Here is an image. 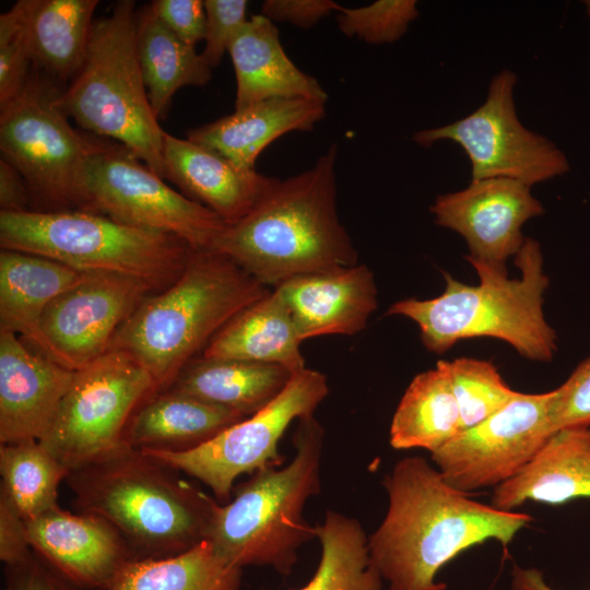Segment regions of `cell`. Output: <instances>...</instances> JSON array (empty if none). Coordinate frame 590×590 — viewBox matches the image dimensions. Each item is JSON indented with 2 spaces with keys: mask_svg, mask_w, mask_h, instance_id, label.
<instances>
[{
  "mask_svg": "<svg viewBox=\"0 0 590 590\" xmlns=\"http://www.w3.org/2000/svg\"><path fill=\"white\" fill-rule=\"evenodd\" d=\"M384 486L388 509L368 548L388 590H446L436 580L446 564L488 540L507 546L532 521L472 499L422 457L399 460Z\"/></svg>",
  "mask_w": 590,
  "mask_h": 590,
  "instance_id": "cell-1",
  "label": "cell"
},
{
  "mask_svg": "<svg viewBox=\"0 0 590 590\" xmlns=\"http://www.w3.org/2000/svg\"><path fill=\"white\" fill-rule=\"evenodd\" d=\"M337 155L332 144L311 168L286 179L272 177L253 208L226 225L211 250L269 288L298 275L357 264L337 209Z\"/></svg>",
  "mask_w": 590,
  "mask_h": 590,
  "instance_id": "cell-2",
  "label": "cell"
},
{
  "mask_svg": "<svg viewBox=\"0 0 590 590\" xmlns=\"http://www.w3.org/2000/svg\"><path fill=\"white\" fill-rule=\"evenodd\" d=\"M173 471L123 442L66 480L79 511L109 522L135 559L163 558L204 541L219 503Z\"/></svg>",
  "mask_w": 590,
  "mask_h": 590,
  "instance_id": "cell-3",
  "label": "cell"
},
{
  "mask_svg": "<svg viewBox=\"0 0 590 590\" xmlns=\"http://www.w3.org/2000/svg\"><path fill=\"white\" fill-rule=\"evenodd\" d=\"M271 290L228 257L193 250L175 282L141 300L109 350L130 356L164 391L225 323Z\"/></svg>",
  "mask_w": 590,
  "mask_h": 590,
  "instance_id": "cell-4",
  "label": "cell"
},
{
  "mask_svg": "<svg viewBox=\"0 0 590 590\" xmlns=\"http://www.w3.org/2000/svg\"><path fill=\"white\" fill-rule=\"evenodd\" d=\"M468 261L479 284L469 285L444 273L446 286L439 296L396 302L387 315L413 320L424 346L433 353L441 354L460 340L488 337L507 342L531 361H551L557 350L556 333L543 312L550 281L539 241L524 239L515 256L520 271L516 279L508 278L507 268Z\"/></svg>",
  "mask_w": 590,
  "mask_h": 590,
  "instance_id": "cell-5",
  "label": "cell"
},
{
  "mask_svg": "<svg viewBox=\"0 0 590 590\" xmlns=\"http://www.w3.org/2000/svg\"><path fill=\"white\" fill-rule=\"evenodd\" d=\"M293 441L287 465L255 472L214 508L205 540L236 567L270 566L286 576L299 547L316 539L304 518L307 500L320 492L323 432L314 416L300 420Z\"/></svg>",
  "mask_w": 590,
  "mask_h": 590,
  "instance_id": "cell-6",
  "label": "cell"
},
{
  "mask_svg": "<svg viewBox=\"0 0 590 590\" xmlns=\"http://www.w3.org/2000/svg\"><path fill=\"white\" fill-rule=\"evenodd\" d=\"M137 9L118 1L96 20L85 60L63 88L62 103L80 128L126 146L163 179L165 131L144 84L137 46Z\"/></svg>",
  "mask_w": 590,
  "mask_h": 590,
  "instance_id": "cell-7",
  "label": "cell"
},
{
  "mask_svg": "<svg viewBox=\"0 0 590 590\" xmlns=\"http://www.w3.org/2000/svg\"><path fill=\"white\" fill-rule=\"evenodd\" d=\"M0 246L81 272L133 276L154 291L175 282L194 250L173 235L81 210L0 211Z\"/></svg>",
  "mask_w": 590,
  "mask_h": 590,
  "instance_id": "cell-8",
  "label": "cell"
},
{
  "mask_svg": "<svg viewBox=\"0 0 590 590\" xmlns=\"http://www.w3.org/2000/svg\"><path fill=\"white\" fill-rule=\"evenodd\" d=\"M63 88L34 69L20 93L0 107L1 158L23 176L32 203L44 212L86 211L85 165L105 140L71 125Z\"/></svg>",
  "mask_w": 590,
  "mask_h": 590,
  "instance_id": "cell-9",
  "label": "cell"
},
{
  "mask_svg": "<svg viewBox=\"0 0 590 590\" xmlns=\"http://www.w3.org/2000/svg\"><path fill=\"white\" fill-rule=\"evenodd\" d=\"M86 211L133 227L173 235L194 250H211L226 223L184 196L126 146L104 140L86 162Z\"/></svg>",
  "mask_w": 590,
  "mask_h": 590,
  "instance_id": "cell-10",
  "label": "cell"
},
{
  "mask_svg": "<svg viewBox=\"0 0 590 590\" xmlns=\"http://www.w3.org/2000/svg\"><path fill=\"white\" fill-rule=\"evenodd\" d=\"M156 393L150 374L130 356L108 350L74 370L56 418L39 440L69 472L123 444L137 409Z\"/></svg>",
  "mask_w": 590,
  "mask_h": 590,
  "instance_id": "cell-11",
  "label": "cell"
},
{
  "mask_svg": "<svg viewBox=\"0 0 590 590\" xmlns=\"http://www.w3.org/2000/svg\"><path fill=\"white\" fill-rule=\"evenodd\" d=\"M329 393L326 376L304 368L267 406L225 428L205 444L184 452L140 450L157 462L198 479L219 503L231 499L235 480L276 467L279 441L290 424L312 416Z\"/></svg>",
  "mask_w": 590,
  "mask_h": 590,
  "instance_id": "cell-12",
  "label": "cell"
},
{
  "mask_svg": "<svg viewBox=\"0 0 590 590\" xmlns=\"http://www.w3.org/2000/svg\"><path fill=\"white\" fill-rule=\"evenodd\" d=\"M516 83V73L500 71L473 113L452 123L417 131L413 141L422 146L444 140L460 145L471 164V181L509 178L531 187L569 172L565 153L520 122L514 101Z\"/></svg>",
  "mask_w": 590,
  "mask_h": 590,
  "instance_id": "cell-13",
  "label": "cell"
},
{
  "mask_svg": "<svg viewBox=\"0 0 590 590\" xmlns=\"http://www.w3.org/2000/svg\"><path fill=\"white\" fill-rule=\"evenodd\" d=\"M553 390L518 394L483 422L461 430L432 452V461L452 487L470 493L496 487L517 475L554 434Z\"/></svg>",
  "mask_w": 590,
  "mask_h": 590,
  "instance_id": "cell-14",
  "label": "cell"
},
{
  "mask_svg": "<svg viewBox=\"0 0 590 590\" xmlns=\"http://www.w3.org/2000/svg\"><path fill=\"white\" fill-rule=\"evenodd\" d=\"M154 290L116 273H88L51 300L40 318L47 357L76 370L109 350L114 335Z\"/></svg>",
  "mask_w": 590,
  "mask_h": 590,
  "instance_id": "cell-15",
  "label": "cell"
},
{
  "mask_svg": "<svg viewBox=\"0 0 590 590\" xmlns=\"http://www.w3.org/2000/svg\"><path fill=\"white\" fill-rule=\"evenodd\" d=\"M429 210L437 225L464 238L467 260L500 268L523 245V224L544 213L531 187L509 178L471 181L462 190L437 196Z\"/></svg>",
  "mask_w": 590,
  "mask_h": 590,
  "instance_id": "cell-16",
  "label": "cell"
},
{
  "mask_svg": "<svg viewBox=\"0 0 590 590\" xmlns=\"http://www.w3.org/2000/svg\"><path fill=\"white\" fill-rule=\"evenodd\" d=\"M33 552L66 581L107 590L134 556L119 532L96 515L58 506L25 521Z\"/></svg>",
  "mask_w": 590,
  "mask_h": 590,
  "instance_id": "cell-17",
  "label": "cell"
},
{
  "mask_svg": "<svg viewBox=\"0 0 590 590\" xmlns=\"http://www.w3.org/2000/svg\"><path fill=\"white\" fill-rule=\"evenodd\" d=\"M74 370L32 352L0 330V444L42 440L49 432Z\"/></svg>",
  "mask_w": 590,
  "mask_h": 590,
  "instance_id": "cell-18",
  "label": "cell"
},
{
  "mask_svg": "<svg viewBox=\"0 0 590 590\" xmlns=\"http://www.w3.org/2000/svg\"><path fill=\"white\" fill-rule=\"evenodd\" d=\"M288 306L302 341L353 335L377 309V286L366 264L292 278L274 287Z\"/></svg>",
  "mask_w": 590,
  "mask_h": 590,
  "instance_id": "cell-19",
  "label": "cell"
},
{
  "mask_svg": "<svg viewBox=\"0 0 590 590\" xmlns=\"http://www.w3.org/2000/svg\"><path fill=\"white\" fill-rule=\"evenodd\" d=\"M166 179L186 196L215 212L227 225L244 217L257 203L272 177L244 169L188 139L164 135Z\"/></svg>",
  "mask_w": 590,
  "mask_h": 590,
  "instance_id": "cell-20",
  "label": "cell"
},
{
  "mask_svg": "<svg viewBox=\"0 0 590 590\" xmlns=\"http://www.w3.org/2000/svg\"><path fill=\"white\" fill-rule=\"evenodd\" d=\"M228 54L236 76L235 109L271 98L327 102L318 80L303 72L285 54L274 22L250 16L232 40Z\"/></svg>",
  "mask_w": 590,
  "mask_h": 590,
  "instance_id": "cell-21",
  "label": "cell"
},
{
  "mask_svg": "<svg viewBox=\"0 0 590 590\" xmlns=\"http://www.w3.org/2000/svg\"><path fill=\"white\" fill-rule=\"evenodd\" d=\"M324 104L300 97L266 99L192 128L187 139L240 168L255 169L258 156L274 140L291 131H309L323 119Z\"/></svg>",
  "mask_w": 590,
  "mask_h": 590,
  "instance_id": "cell-22",
  "label": "cell"
},
{
  "mask_svg": "<svg viewBox=\"0 0 590 590\" xmlns=\"http://www.w3.org/2000/svg\"><path fill=\"white\" fill-rule=\"evenodd\" d=\"M590 498V427L554 433L514 477L494 487L492 505L512 511L526 502L562 505Z\"/></svg>",
  "mask_w": 590,
  "mask_h": 590,
  "instance_id": "cell-23",
  "label": "cell"
},
{
  "mask_svg": "<svg viewBox=\"0 0 590 590\" xmlns=\"http://www.w3.org/2000/svg\"><path fill=\"white\" fill-rule=\"evenodd\" d=\"M88 273L16 250L0 251V330L14 332L47 356L40 318L58 295Z\"/></svg>",
  "mask_w": 590,
  "mask_h": 590,
  "instance_id": "cell-24",
  "label": "cell"
},
{
  "mask_svg": "<svg viewBox=\"0 0 590 590\" xmlns=\"http://www.w3.org/2000/svg\"><path fill=\"white\" fill-rule=\"evenodd\" d=\"M245 417L191 396L164 390L137 409L126 428L123 442L138 450L189 451Z\"/></svg>",
  "mask_w": 590,
  "mask_h": 590,
  "instance_id": "cell-25",
  "label": "cell"
},
{
  "mask_svg": "<svg viewBox=\"0 0 590 590\" xmlns=\"http://www.w3.org/2000/svg\"><path fill=\"white\" fill-rule=\"evenodd\" d=\"M302 342L288 306L272 288L225 323L202 356L276 364L297 373L306 368Z\"/></svg>",
  "mask_w": 590,
  "mask_h": 590,
  "instance_id": "cell-26",
  "label": "cell"
},
{
  "mask_svg": "<svg viewBox=\"0 0 590 590\" xmlns=\"http://www.w3.org/2000/svg\"><path fill=\"white\" fill-rule=\"evenodd\" d=\"M294 374L276 364L200 356L189 361L166 390L181 392L248 417L271 403Z\"/></svg>",
  "mask_w": 590,
  "mask_h": 590,
  "instance_id": "cell-27",
  "label": "cell"
},
{
  "mask_svg": "<svg viewBox=\"0 0 590 590\" xmlns=\"http://www.w3.org/2000/svg\"><path fill=\"white\" fill-rule=\"evenodd\" d=\"M140 67L155 116L165 117L175 93L209 83L212 68L201 52L180 40L154 13L151 4L137 12Z\"/></svg>",
  "mask_w": 590,
  "mask_h": 590,
  "instance_id": "cell-28",
  "label": "cell"
},
{
  "mask_svg": "<svg viewBox=\"0 0 590 590\" xmlns=\"http://www.w3.org/2000/svg\"><path fill=\"white\" fill-rule=\"evenodd\" d=\"M462 430L446 361L417 374L404 391L390 425V445L397 450L422 448L430 453Z\"/></svg>",
  "mask_w": 590,
  "mask_h": 590,
  "instance_id": "cell-29",
  "label": "cell"
},
{
  "mask_svg": "<svg viewBox=\"0 0 590 590\" xmlns=\"http://www.w3.org/2000/svg\"><path fill=\"white\" fill-rule=\"evenodd\" d=\"M98 0H34L30 19L33 68L57 82L80 71L90 45Z\"/></svg>",
  "mask_w": 590,
  "mask_h": 590,
  "instance_id": "cell-30",
  "label": "cell"
},
{
  "mask_svg": "<svg viewBox=\"0 0 590 590\" xmlns=\"http://www.w3.org/2000/svg\"><path fill=\"white\" fill-rule=\"evenodd\" d=\"M241 568L204 540L179 554L130 560L107 590H238Z\"/></svg>",
  "mask_w": 590,
  "mask_h": 590,
  "instance_id": "cell-31",
  "label": "cell"
},
{
  "mask_svg": "<svg viewBox=\"0 0 590 590\" xmlns=\"http://www.w3.org/2000/svg\"><path fill=\"white\" fill-rule=\"evenodd\" d=\"M321 556L312 578L296 590H381L382 578L369 555L368 536L361 523L328 511L315 526Z\"/></svg>",
  "mask_w": 590,
  "mask_h": 590,
  "instance_id": "cell-32",
  "label": "cell"
},
{
  "mask_svg": "<svg viewBox=\"0 0 590 590\" xmlns=\"http://www.w3.org/2000/svg\"><path fill=\"white\" fill-rule=\"evenodd\" d=\"M0 474V493L28 521L58 506L69 470L39 440L26 439L1 444Z\"/></svg>",
  "mask_w": 590,
  "mask_h": 590,
  "instance_id": "cell-33",
  "label": "cell"
},
{
  "mask_svg": "<svg viewBox=\"0 0 590 590\" xmlns=\"http://www.w3.org/2000/svg\"><path fill=\"white\" fill-rule=\"evenodd\" d=\"M446 366L459 406L462 430L488 418L519 392L504 381L491 362L460 357L446 361Z\"/></svg>",
  "mask_w": 590,
  "mask_h": 590,
  "instance_id": "cell-34",
  "label": "cell"
},
{
  "mask_svg": "<svg viewBox=\"0 0 590 590\" xmlns=\"http://www.w3.org/2000/svg\"><path fill=\"white\" fill-rule=\"evenodd\" d=\"M33 3L34 0H19L0 15V107L20 93L32 72Z\"/></svg>",
  "mask_w": 590,
  "mask_h": 590,
  "instance_id": "cell-35",
  "label": "cell"
},
{
  "mask_svg": "<svg viewBox=\"0 0 590 590\" xmlns=\"http://www.w3.org/2000/svg\"><path fill=\"white\" fill-rule=\"evenodd\" d=\"M342 34L373 45L399 40L417 19L415 0H378L359 8H344L335 13Z\"/></svg>",
  "mask_w": 590,
  "mask_h": 590,
  "instance_id": "cell-36",
  "label": "cell"
},
{
  "mask_svg": "<svg viewBox=\"0 0 590 590\" xmlns=\"http://www.w3.org/2000/svg\"><path fill=\"white\" fill-rule=\"evenodd\" d=\"M550 420L553 433L590 426V356L576 367L560 387L553 390Z\"/></svg>",
  "mask_w": 590,
  "mask_h": 590,
  "instance_id": "cell-37",
  "label": "cell"
},
{
  "mask_svg": "<svg viewBox=\"0 0 590 590\" xmlns=\"http://www.w3.org/2000/svg\"><path fill=\"white\" fill-rule=\"evenodd\" d=\"M246 0H205L202 56L211 68L219 66L241 26L247 22Z\"/></svg>",
  "mask_w": 590,
  "mask_h": 590,
  "instance_id": "cell-38",
  "label": "cell"
},
{
  "mask_svg": "<svg viewBox=\"0 0 590 590\" xmlns=\"http://www.w3.org/2000/svg\"><path fill=\"white\" fill-rule=\"evenodd\" d=\"M150 4L156 16L184 43L196 47L204 39V1L154 0Z\"/></svg>",
  "mask_w": 590,
  "mask_h": 590,
  "instance_id": "cell-39",
  "label": "cell"
},
{
  "mask_svg": "<svg viewBox=\"0 0 590 590\" xmlns=\"http://www.w3.org/2000/svg\"><path fill=\"white\" fill-rule=\"evenodd\" d=\"M340 9L341 5L332 0H266L261 5V14L272 22H286L309 30Z\"/></svg>",
  "mask_w": 590,
  "mask_h": 590,
  "instance_id": "cell-40",
  "label": "cell"
},
{
  "mask_svg": "<svg viewBox=\"0 0 590 590\" xmlns=\"http://www.w3.org/2000/svg\"><path fill=\"white\" fill-rule=\"evenodd\" d=\"M32 554L25 520L0 493V559L10 568L25 563Z\"/></svg>",
  "mask_w": 590,
  "mask_h": 590,
  "instance_id": "cell-41",
  "label": "cell"
},
{
  "mask_svg": "<svg viewBox=\"0 0 590 590\" xmlns=\"http://www.w3.org/2000/svg\"><path fill=\"white\" fill-rule=\"evenodd\" d=\"M9 570L10 583L5 590H69L62 578L34 552L25 563Z\"/></svg>",
  "mask_w": 590,
  "mask_h": 590,
  "instance_id": "cell-42",
  "label": "cell"
},
{
  "mask_svg": "<svg viewBox=\"0 0 590 590\" xmlns=\"http://www.w3.org/2000/svg\"><path fill=\"white\" fill-rule=\"evenodd\" d=\"M32 196L23 176L9 162L0 160V209L3 212L30 211Z\"/></svg>",
  "mask_w": 590,
  "mask_h": 590,
  "instance_id": "cell-43",
  "label": "cell"
},
{
  "mask_svg": "<svg viewBox=\"0 0 590 590\" xmlns=\"http://www.w3.org/2000/svg\"><path fill=\"white\" fill-rule=\"evenodd\" d=\"M511 588L512 590H555L546 583L541 570L518 565H515L511 570Z\"/></svg>",
  "mask_w": 590,
  "mask_h": 590,
  "instance_id": "cell-44",
  "label": "cell"
},
{
  "mask_svg": "<svg viewBox=\"0 0 590 590\" xmlns=\"http://www.w3.org/2000/svg\"><path fill=\"white\" fill-rule=\"evenodd\" d=\"M583 3H585V7H586L587 15L590 19V0H587Z\"/></svg>",
  "mask_w": 590,
  "mask_h": 590,
  "instance_id": "cell-45",
  "label": "cell"
}]
</instances>
